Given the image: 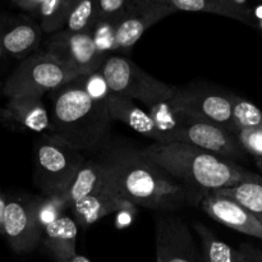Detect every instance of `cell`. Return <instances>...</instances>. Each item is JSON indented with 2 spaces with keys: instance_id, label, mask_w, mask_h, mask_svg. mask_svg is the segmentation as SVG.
Returning a JSON list of instances; mask_svg holds the SVG:
<instances>
[{
  "instance_id": "obj_15",
  "label": "cell",
  "mask_w": 262,
  "mask_h": 262,
  "mask_svg": "<svg viewBox=\"0 0 262 262\" xmlns=\"http://www.w3.org/2000/svg\"><path fill=\"white\" fill-rule=\"evenodd\" d=\"M40 26L26 18H0V43L14 60L36 53L41 41Z\"/></svg>"
},
{
  "instance_id": "obj_32",
  "label": "cell",
  "mask_w": 262,
  "mask_h": 262,
  "mask_svg": "<svg viewBox=\"0 0 262 262\" xmlns=\"http://www.w3.org/2000/svg\"><path fill=\"white\" fill-rule=\"evenodd\" d=\"M239 251L242 252L245 262H257L255 256H253L252 246L251 245H248V243H242V245L239 246Z\"/></svg>"
},
{
  "instance_id": "obj_4",
  "label": "cell",
  "mask_w": 262,
  "mask_h": 262,
  "mask_svg": "<svg viewBox=\"0 0 262 262\" xmlns=\"http://www.w3.org/2000/svg\"><path fill=\"white\" fill-rule=\"evenodd\" d=\"M81 76V73L69 68L46 51L35 53L20 60L7 79H4L2 94L8 99H41L45 94H51Z\"/></svg>"
},
{
  "instance_id": "obj_22",
  "label": "cell",
  "mask_w": 262,
  "mask_h": 262,
  "mask_svg": "<svg viewBox=\"0 0 262 262\" xmlns=\"http://www.w3.org/2000/svg\"><path fill=\"white\" fill-rule=\"evenodd\" d=\"M212 192L230 197L239 202L262 224V179L258 176L255 174L251 179L237 186L216 189Z\"/></svg>"
},
{
  "instance_id": "obj_31",
  "label": "cell",
  "mask_w": 262,
  "mask_h": 262,
  "mask_svg": "<svg viewBox=\"0 0 262 262\" xmlns=\"http://www.w3.org/2000/svg\"><path fill=\"white\" fill-rule=\"evenodd\" d=\"M8 197L3 191L0 189V234L3 235L4 233V216H5V209H7Z\"/></svg>"
},
{
  "instance_id": "obj_25",
  "label": "cell",
  "mask_w": 262,
  "mask_h": 262,
  "mask_svg": "<svg viewBox=\"0 0 262 262\" xmlns=\"http://www.w3.org/2000/svg\"><path fill=\"white\" fill-rule=\"evenodd\" d=\"M72 207L67 199L66 193L59 194H43L37 197L36 204V214H37L38 224L41 229H45L50 223L55 222L60 216H63L64 210Z\"/></svg>"
},
{
  "instance_id": "obj_26",
  "label": "cell",
  "mask_w": 262,
  "mask_h": 262,
  "mask_svg": "<svg viewBox=\"0 0 262 262\" xmlns=\"http://www.w3.org/2000/svg\"><path fill=\"white\" fill-rule=\"evenodd\" d=\"M233 122H234L235 129L237 128H262V112L255 104L234 95Z\"/></svg>"
},
{
  "instance_id": "obj_1",
  "label": "cell",
  "mask_w": 262,
  "mask_h": 262,
  "mask_svg": "<svg viewBox=\"0 0 262 262\" xmlns=\"http://www.w3.org/2000/svg\"><path fill=\"white\" fill-rule=\"evenodd\" d=\"M117 193L132 205L152 210H177L201 204L205 194L169 176L165 170L128 147L106 148L99 159Z\"/></svg>"
},
{
  "instance_id": "obj_18",
  "label": "cell",
  "mask_w": 262,
  "mask_h": 262,
  "mask_svg": "<svg viewBox=\"0 0 262 262\" xmlns=\"http://www.w3.org/2000/svg\"><path fill=\"white\" fill-rule=\"evenodd\" d=\"M77 234L76 220L63 215L43 229L41 242L56 262H72L77 256Z\"/></svg>"
},
{
  "instance_id": "obj_9",
  "label": "cell",
  "mask_w": 262,
  "mask_h": 262,
  "mask_svg": "<svg viewBox=\"0 0 262 262\" xmlns=\"http://www.w3.org/2000/svg\"><path fill=\"white\" fill-rule=\"evenodd\" d=\"M37 197H8L4 216V233L9 247L15 253L32 252L42 241V229L36 214Z\"/></svg>"
},
{
  "instance_id": "obj_20",
  "label": "cell",
  "mask_w": 262,
  "mask_h": 262,
  "mask_svg": "<svg viewBox=\"0 0 262 262\" xmlns=\"http://www.w3.org/2000/svg\"><path fill=\"white\" fill-rule=\"evenodd\" d=\"M166 3L176 8L177 10L186 12H205L212 14L224 15L232 19L241 20L243 23L253 25L255 14L239 9L229 0H165Z\"/></svg>"
},
{
  "instance_id": "obj_36",
  "label": "cell",
  "mask_w": 262,
  "mask_h": 262,
  "mask_svg": "<svg viewBox=\"0 0 262 262\" xmlns=\"http://www.w3.org/2000/svg\"><path fill=\"white\" fill-rule=\"evenodd\" d=\"M256 163H257V166H258V168H260L261 170H262V158L256 159Z\"/></svg>"
},
{
  "instance_id": "obj_6",
  "label": "cell",
  "mask_w": 262,
  "mask_h": 262,
  "mask_svg": "<svg viewBox=\"0 0 262 262\" xmlns=\"http://www.w3.org/2000/svg\"><path fill=\"white\" fill-rule=\"evenodd\" d=\"M100 73L110 92L137 100L147 107L169 102L178 90V87H171L151 77L132 60L123 56L106 58Z\"/></svg>"
},
{
  "instance_id": "obj_16",
  "label": "cell",
  "mask_w": 262,
  "mask_h": 262,
  "mask_svg": "<svg viewBox=\"0 0 262 262\" xmlns=\"http://www.w3.org/2000/svg\"><path fill=\"white\" fill-rule=\"evenodd\" d=\"M72 210L76 216L77 224L89 228L97 220L114 212L133 211L135 205L120 197L113 187H107L79 200L72 206Z\"/></svg>"
},
{
  "instance_id": "obj_2",
  "label": "cell",
  "mask_w": 262,
  "mask_h": 262,
  "mask_svg": "<svg viewBox=\"0 0 262 262\" xmlns=\"http://www.w3.org/2000/svg\"><path fill=\"white\" fill-rule=\"evenodd\" d=\"M50 133L81 152L109 148L112 118L106 100L95 99L84 89L82 76L50 94Z\"/></svg>"
},
{
  "instance_id": "obj_33",
  "label": "cell",
  "mask_w": 262,
  "mask_h": 262,
  "mask_svg": "<svg viewBox=\"0 0 262 262\" xmlns=\"http://www.w3.org/2000/svg\"><path fill=\"white\" fill-rule=\"evenodd\" d=\"M229 2L232 3V4H234L237 8H239V9L245 10V12L253 13L252 9L248 7V0H229Z\"/></svg>"
},
{
  "instance_id": "obj_14",
  "label": "cell",
  "mask_w": 262,
  "mask_h": 262,
  "mask_svg": "<svg viewBox=\"0 0 262 262\" xmlns=\"http://www.w3.org/2000/svg\"><path fill=\"white\" fill-rule=\"evenodd\" d=\"M0 117L5 124L14 129L35 133H50V113L41 99L14 97L8 99L0 109Z\"/></svg>"
},
{
  "instance_id": "obj_23",
  "label": "cell",
  "mask_w": 262,
  "mask_h": 262,
  "mask_svg": "<svg viewBox=\"0 0 262 262\" xmlns=\"http://www.w3.org/2000/svg\"><path fill=\"white\" fill-rule=\"evenodd\" d=\"M71 0H43L38 12L40 27L43 32L58 33L63 31L68 19Z\"/></svg>"
},
{
  "instance_id": "obj_11",
  "label": "cell",
  "mask_w": 262,
  "mask_h": 262,
  "mask_svg": "<svg viewBox=\"0 0 262 262\" xmlns=\"http://www.w3.org/2000/svg\"><path fill=\"white\" fill-rule=\"evenodd\" d=\"M174 12H177L176 8L161 0H132L124 14L114 25L113 48H132L147 28Z\"/></svg>"
},
{
  "instance_id": "obj_21",
  "label": "cell",
  "mask_w": 262,
  "mask_h": 262,
  "mask_svg": "<svg viewBox=\"0 0 262 262\" xmlns=\"http://www.w3.org/2000/svg\"><path fill=\"white\" fill-rule=\"evenodd\" d=\"M194 230L199 234L201 253L205 262H245L242 252L230 247L224 241L219 239L211 229L201 223H194Z\"/></svg>"
},
{
  "instance_id": "obj_27",
  "label": "cell",
  "mask_w": 262,
  "mask_h": 262,
  "mask_svg": "<svg viewBox=\"0 0 262 262\" xmlns=\"http://www.w3.org/2000/svg\"><path fill=\"white\" fill-rule=\"evenodd\" d=\"M233 135L245 152L262 158V128H237Z\"/></svg>"
},
{
  "instance_id": "obj_3",
  "label": "cell",
  "mask_w": 262,
  "mask_h": 262,
  "mask_svg": "<svg viewBox=\"0 0 262 262\" xmlns=\"http://www.w3.org/2000/svg\"><path fill=\"white\" fill-rule=\"evenodd\" d=\"M140 152L174 179L202 193L230 188L255 176L235 161L186 142H155Z\"/></svg>"
},
{
  "instance_id": "obj_19",
  "label": "cell",
  "mask_w": 262,
  "mask_h": 262,
  "mask_svg": "<svg viewBox=\"0 0 262 262\" xmlns=\"http://www.w3.org/2000/svg\"><path fill=\"white\" fill-rule=\"evenodd\" d=\"M113 187L106 168L100 160H86L66 193L71 206L94 192ZM114 188V187H113Z\"/></svg>"
},
{
  "instance_id": "obj_17",
  "label": "cell",
  "mask_w": 262,
  "mask_h": 262,
  "mask_svg": "<svg viewBox=\"0 0 262 262\" xmlns=\"http://www.w3.org/2000/svg\"><path fill=\"white\" fill-rule=\"evenodd\" d=\"M106 106L112 120L124 123L135 132L151 138L155 142H165L164 135L159 130L150 113L141 109L132 99L110 92L106 99Z\"/></svg>"
},
{
  "instance_id": "obj_10",
  "label": "cell",
  "mask_w": 262,
  "mask_h": 262,
  "mask_svg": "<svg viewBox=\"0 0 262 262\" xmlns=\"http://www.w3.org/2000/svg\"><path fill=\"white\" fill-rule=\"evenodd\" d=\"M177 113V112H176ZM181 125L177 132V142H186L229 160L243 159L245 151L233 132L214 123L202 122L178 114Z\"/></svg>"
},
{
  "instance_id": "obj_5",
  "label": "cell",
  "mask_w": 262,
  "mask_h": 262,
  "mask_svg": "<svg viewBox=\"0 0 262 262\" xmlns=\"http://www.w3.org/2000/svg\"><path fill=\"white\" fill-rule=\"evenodd\" d=\"M86 159L81 151L43 136L35 147L33 181L42 194L64 193L71 187Z\"/></svg>"
},
{
  "instance_id": "obj_30",
  "label": "cell",
  "mask_w": 262,
  "mask_h": 262,
  "mask_svg": "<svg viewBox=\"0 0 262 262\" xmlns=\"http://www.w3.org/2000/svg\"><path fill=\"white\" fill-rule=\"evenodd\" d=\"M10 60H13L12 56L5 51V49L0 43V78H3L7 74L8 68L10 66Z\"/></svg>"
},
{
  "instance_id": "obj_35",
  "label": "cell",
  "mask_w": 262,
  "mask_h": 262,
  "mask_svg": "<svg viewBox=\"0 0 262 262\" xmlns=\"http://www.w3.org/2000/svg\"><path fill=\"white\" fill-rule=\"evenodd\" d=\"M72 262H91L89 260V258L86 257V256H82V255H77L76 257L73 258V261Z\"/></svg>"
},
{
  "instance_id": "obj_12",
  "label": "cell",
  "mask_w": 262,
  "mask_h": 262,
  "mask_svg": "<svg viewBox=\"0 0 262 262\" xmlns=\"http://www.w3.org/2000/svg\"><path fill=\"white\" fill-rule=\"evenodd\" d=\"M156 262H205L188 225L174 216L156 223Z\"/></svg>"
},
{
  "instance_id": "obj_29",
  "label": "cell",
  "mask_w": 262,
  "mask_h": 262,
  "mask_svg": "<svg viewBox=\"0 0 262 262\" xmlns=\"http://www.w3.org/2000/svg\"><path fill=\"white\" fill-rule=\"evenodd\" d=\"M12 3L15 7L19 8V9L31 13V14L37 15L43 0H12Z\"/></svg>"
},
{
  "instance_id": "obj_13",
  "label": "cell",
  "mask_w": 262,
  "mask_h": 262,
  "mask_svg": "<svg viewBox=\"0 0 262 262\" xmlns=\"http://www.w3.org/2000/svg\"><path fill=\"white\" fill-rule=\"evenodd\" d=\"M200 205L215 222L242 234L262 239V224L235 200L215 192H207Z\"/></svg>"
},
{
  "instance_id": "obj_28",
  "label": "cell",
  "mask_w": 262,
  "mask_h": 262,
  "mask_svg": "<svg viewBox=\"0 0 262 262\" xmlns=\"http://www.w3.org/2000/svg\"><path fill=\"white\" fill-rule=\"evenodd\" d=\"M130 3H132V0H97L96 23H117L119 18L124 14L125 10L128 9Z\"/></svg>"
},
{
  "instance_id": "obj_24",
  "label": "cell",
  "mask_w": 262,
  "mask_h": 262,
  "mask_svg": "<svg viewBox=\"0 0 262 262\" xmlns=\"http://www.w3.org/2000/svg\"><path fill=\"white\" fill-rule=\"evenodd\" d=\"M97 0H71L66 30L72 32L91 31L96 23Z\"/></svg>"
},
{
  "instance_id": "obj_37",
  "label": "cell",
  "mask_w": 262,
  "mask_h": 262,
  "mask_svg": "<svg viewBox=\"0 0 262 262\" xmlns=\"http://www.w3.org/2000/svg\"><path fill=\"white\" fill-rule=\"evenodd\" d=\"M258 26H260V28L262 30V15L261 17H258Z\"/></svg>"
},
{
  "instance_id": "obj_7",
  "label": "cell",
  "mask_w": 262,
  "mask_h": 262,
  "mask_svg": "<svg viewBox=\"0 0 262 262\" xmlns=\"http://www.w3.org/2000/svg\"><path fill=\"white\" fill-rule=\"evenodd\" d=\"M233 100L234 95L229 92L206 87H189L177 90L169 104L174 112L183 117L214 123L234 132Z\"/></svg>"
},
{
  "instance_id": "obj_34",
  "label": "cell",
  "mask_w": 262,
  "mask_h": 262,
  "mask_svg": "<svg viewBox=\"0 0 262 262\" xmlns=\"http://www.w3.org/2000/svg\"><path fill=\"white\" fill-rule=\"evenodd\" d=\"M252 252H253V256H255V258L257 260V262H262V250L253 247L252 246Z\"/></svg>"
},
{
  "instance_id": "obj_8",
  "label": "cell",
  "mask_w": 262,
  "mask_h": 262,
  "mask_svg": "<svg viewBox=\"0 0 262 262\" xmlns=\"http://www.w3.org/2000/svg\"><path fill=\"white\" fill-rule=\"evenodd\" d=\"M45 51L82 76L100 71L106 60L91 31H60L48 41Z\"/></svg>"
}]
</instances>
